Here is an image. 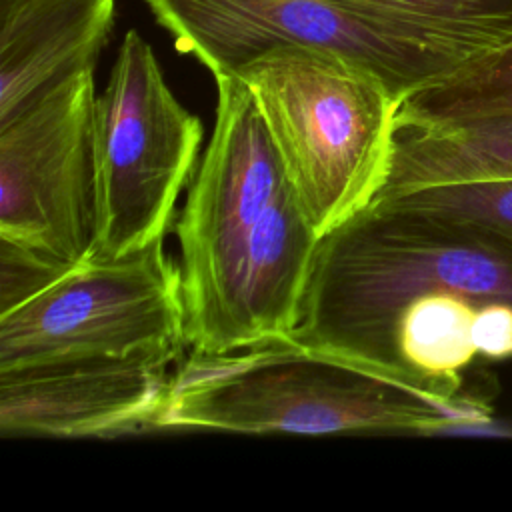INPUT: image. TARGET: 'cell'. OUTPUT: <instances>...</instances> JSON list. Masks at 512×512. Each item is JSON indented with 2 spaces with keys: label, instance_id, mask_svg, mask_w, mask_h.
I'll return each instance as SVG.
<instances>
[{
  "label": "cell",
  "instance_id": "obj_15",
  "mask_svg": "<svg viewBox=\"0 0 512 512\" xmlns=\"http://www.w3.org/2000/svg\"><path fill=\"white\" fill-rule=\"evenodd\" d=\"M384 200L398 202L512 242V180L442 184Z\"/></svg>",
  "mask_w": 512,
  "mask_h": 512
},
{
  "label": "cell",
  "instance_id": "obj_14",
  "mask_svg": "<svg viewBox=\"0 0 512 512\" xmlns=\"http://www.w3.org/2000/svg\"><path fill=\"white\" fill-rule=\"evenodd\" d=\"M452 44L468 64L512 40V0H376Z\"/></svg>",
  "mask_w": 512,
  "mask_h": 512
},
{
  "label": "cell",
  "instance_id": "obj_4",
  "mask_svg": "<svg viewBox=\"0 0 512 512\" xmlns=\"http://www.w3.org/2000/svg\"><path fill=\"white\" fill-rule=\"evenodd\" d=\"M234 74L252 92L320 238L380 196L404 98L376 70L332 50L276 46Z\"/></svg>",
  "mask_w": 512,
  "mask_h": 512
},
{
  "label": "cell",
  "instance_id": "obj_10",
  "mask_svg": "<svg viewBox=\"0 0 512 512\" xmlns=\"http://www.w3.org/2000/svg\"><path fill=\"white\" fill-rule=\"evenodd\" d=\"M116 0H20L0 16V124L68 76L94 66Z\"/></svg>",
  "mask_w": 512,
  "mask_h": 512
},
{
  "label": "cell",
  "instance_id": "obj_11",
  "mask_svg": "<svg viewBox=\"0 0 512 512\" xmlns=\"http://www.w3.org/2000/svg\"><path fill=\"white\" fill-rule=\"evenodd\" d=\"M474 180H512V120L396 124L390 176L376 200Z\"/></svg>",
  "mask_w": 512,
  "mask_h": 512
},
{
  "label": "cell",
  "instance_id": "obj_6",
  "mask_svg": "<svg viewBox=\"0 0 512 512\" xmlns=\"http://www.w3.org/2000/svg\"><path fill=\"white\" fill-rule=\"evenodd\" d=\"M178 50L212 76L276 46L322 48L376 70L402 98L468 60L414 18L376 0H146Z\"/></svg>",
  "mask_w": 512,
  "mask_h": 512
},
{
  "label": "cell",
  "instance_id": "obj_8",
  "mask_svg": "<svg viewBox=\"0 0 512 512\" xmlns=\"http://www.w3.org/2000/svg\"><path fill=\"white\" fill-rule=\"evenodd\" d=\"M94 104L90 66L0 124V240L70 266L88 260Z\"/></svg>",
  "mask_w": 512,
  "mask_h": 512
},
{
  "label": "cell",
  "instance_id": "obj_9",
  "mask_svg": "<svg viewBox=\"0 0 512 512\" xmlns=\"http://www.w3.org/2000/svg\"><path fill=\"white\" fill-rule=\"evenodd\" d=\"M174 362L132 356L0 372V434L112 438L154 430Z\"/></svg>",
  "mask_w": 512,
  "mask_h": 512
},
{
  "label": "cell",
  "instance_id": "obj_13",
  "mask_svg": "<svg viewBox=\"0 0 512 512\" xmlns=\"http://www.w3.org/2000/svg\"><path fill=\"white\" fill-rule=\"evenodd\" d=\"M512 120V40L402 100L396 124Z\"/></svg>",
  "mask_w": 512,
  "mask_h": 512
},
{
  "label": "cell",
  "instance_id": "obj_1",
  "mask_svg": "<svg viewBox=\"0 0 512 512\" xmlns=\"http://www.w3.org/2000/svg\"><path fill=\"white\" fill-rule=\"evenodd\" d=\"M214 80L212 134L174 222L186 342L200 354L286 338L322 240L244 80Z\"/></svg>",
  "mask_w": 512,
  "mask_h": 512
},
{
  "label": "cell",
  "instance_id": "obj_3",
  "mask_svg": "<svg viewBox=\"0 0 512 512\" xmlns=\"http://www.w3.org/2000/svg\"><path fill=\"white\" fill-rule=\"evenodd\" d=\"M490 422V408L446 396L290 338L192 352L170 378L154 430L236 434H432Z\"/></svg>",
  "mask_w": 512,
  "mask_h": 512
},
{
  "label": "cell",
  "instance_id": "obj_2",
  "mask_svg": "<svg viewBox=\"0 0 512 512\" xmlns=\"http://www.w3.org/2000/svg\"><path fill=\"white\" fill-rule=\"evenodd\" d=\"M430 292L512 304V242L398 202H372L320 240L286 338L434 390L396 348L400 312Z\"/></svg>",
  "mask_w": 512,
  "mask_h": 512
},
{
  "label": "cell",
  "instance_id": "obj_17",
  "mask_svg": "<svg viewBox=\"0 0 512 512\" xmlns=\"http://www.w3.org/2000/svg\"><path fill=\"white\" fill-rule=\"evenodd\" d=\"M472 340L476 354L488 360L512 358V304L492 300L478 304Z\"/></svg>",
  "mask_w": 512,
  "mask_h": 512
},
{
  "label": "cell",
  "instance_id": "obj_12",
  "mask_svg": "<svg viewBox=\"0 0 512 512\" xmlns=\"http://www.w3.org/2000/svg\"><path fill=\"white\" fill-rule=\"evenodd\" d=\"M478 302L456 292H430L412 300L396 324L402 364L436 392L458 396L462 372L478 356L472 324Z\"/></svg>",
  "mask_w": 512,
  "mask_h": 512
},
{
  "label": "cell",
  "instance_id": "obj_7",
  "mask_svg": "<svg viewBox=\"0 0 512 512\" xmlns=\"http://www.w3.org/2000/svg\"><path fill=\"white\" fill-rule=\"evenodd\" d=\"M184 346L182 276L164 240L118 260H86L0 314V372L98 358L178 360Z\"/></svg>",
  "mask_w": 512,
  "mask_h": 512
},
{
  "label": "cell",
  "instance_id": "obj_16",
  "mask_svg": "<svg viewBox=\"0 0 512 512\" xmlns=\"http://www.w3.org/2000/svg\"><path fill=\"white\" fill-rule=\"evenodd\" d=\"M72 268L70 264L0 240V314L30 300Z\"/></svg>",
  "mask_w": 512,
  "mask_h": 512
},
{
  "label": "cell",
  "instance_id": "obj_18",
  "mask_svg": "<svg viewBox=\"0 0 512 512\" xmlns=\"http://www.w3.org/2000/svg\"><path fill=\"white\" fill-rule=\"evenodd\" d=\"M20 0H0V16L6 14L10 8H14Z\"/></svg>",
  "mask_w": 512,
  "mask_h": 512
},
{
  "label": "cell",
  "instance_id": "obj_5",
  "mask_svg": "<svg viewBox=\"0 0 512 512\" xmlns=\"http://www.w3.org/2000/svg\"><path fill=\"white\" fill-rule=\"evenodd\" d=\"M202 136L200 118L174 96L152 46L128 30L94 104L88 260H118L164 240L200 162Z\"/></svg>",
  "mask_w": 512,
  "mask_h": 512
}]
</instances>
